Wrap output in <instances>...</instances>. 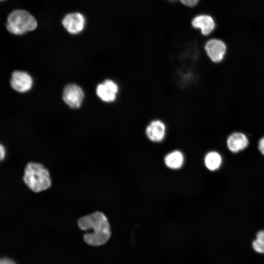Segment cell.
Instances as JSON below:
<instances>
[{
  "label": "cell",
  "mask_w": 264,
  "mask_h": 264,
  "mask_svg": "<svg viewBox=\"0 0 264 264\" xmlns=\"http://www.w3.org/2000/svg\"><path fill=\"white\" fill-rule=\"evenodd\" d=\"M84 97L83 90L76 84H68L64 89L63 100L71 108H79L82 104Z\"/></svg>",
  "instance_id": "52a82bcc"
},
{
  "label": "cell",
  "mask_w": 264,
  "mask_h": 264,
  "mask_svg": "<svg viewBox=\"0 0 264 264\" xmlns=\"http://www.w3.org/2000/svg\"><path fill=\"white\" fill-rule=\"evenodd\" d=\"M203 49L208 59L213 64H219L225 59L228 51L226 43L217 37H210L203 45Z\"/></svg>",
  "instance_id": "277c9868"
},
{
  "label": "cell",
  "mask_w": 264,
  "mask_h": 264,
  "mask_svg": "<svg viewBox=\"0 0 264 264\" xmlns=\"http://www.w3.org/2000/svg\"><path fill=\"white\" fill-rule=\"evenodd\" d=\"M180 1L185 5L193 7L196 6L199 0H180Z\"/></svg>",
  "instance_id": "9a60e30c"
},
{
  "label": "cell",
  "mask_w": 264,
  "mask_h": 264,
  "mask_svg": "<svg viewBox=\"0 0 264 264\" xmlns=\"http://www.w3.org/2000/svg\"><path fill=\"white\" fill-rule=\"evenodd\" d=\"M0 160L2 161L5 156V149L2 144H0Z\"/></svg>",
  "instance_id": "ac0fdd59"
},
{
  "label": "cell",
  "mask_w": 264,
  "mask_h": 264,
  "mask_svg": "<svg viewBox=\"0 0 264 264\" xmlns=\"http://www.w3.org/2000/svg\"><path fill=\"white\" fill-rule=\"evenodd\" d=\"M222 163L220 154L216 151L208 153L204 158V163L206 167L210 171L218 170Z\"/></svg>",
  "instance_id": "4fadbf2b"
},
{
  "label": "cell",
  "mask_w": 264,
  "mask_h": 264,
  "mask_svg": "<svg viewBox=\"0 0 264 264\" xmlns=\"http://www.w3.org/2000/svg\"><path fill=\"white\" fill-rule=\"evenodd\" d=\"M120 90V86L116 81L111 78H106L97 85L96 93L102 102L110 104L116 102Z\"/></svg>",
  "instance_id": "5b68a950"
},
{
  "label": "cell",
  "mask_w": 264,
  "mask_h": 264,
  "mask_svg": "<svg viewBox=\"0 0 264 264\" xmlns=\"http://www.w3.org/2000/svg\"><path fill=\"white\" fill-rule=\"evenodd\" d=\"M78 225L82 230L91 229L93 231L85 234V242L92 246H100L106 243L111 236L110 225L107 217L102 212L96 211L83 216L78 220Z\"/></svg>",
  "instance_id": "6da1fadb"
},
{
  "label": "cell",
  "mask_w": 264,
  "mask_h": 264,
  "mask_svg": "<svg viewBox=\"0 0 264 264\" xmlns=\"http://www.w3.org/2000/svg\"><path fill=\"white\" fill-rule=\"evenodd\" d=\"M37 26L36 19L24 10H16L8 16L6 24L9 32L16 35H22L32 31Z\"/></svg>",
  "instance_id": "3957f363"
},
{
  "label": "cell",
  "mask_w": 264,
  "mask_h": 264,
  "mask_svg": "<svg viewBox=\"0 0 264 264\" xmlns=\"http://www.w3.org/2000/svg\"><path fill=\"white\" fill-rule=\"evenodd\" d=\"M258 148L261 154L264 155V136L259 140L258 143Z\"/></svg>",
  "instance_id": "2e32d148"
},
{
  "label": "cell",
  "mask_w": 264,
  "mask_h": 264,
  "mask_svg": "<svg viewBox=\"0 0 264 264\" xmlns=\"http://www.w3.org/2000/svg\"><path fill=\"white\" fill-rule=\"evenodd\" d=\"M252 247L255 252L264 254V230L257 233L255 239L252 242Z\"/></svg>",
  "instance_id": "5bb4252c"
},
{
  "label": "cell",
  "mask_w": 264,
  "mask_h": 264,
  "mask_svg": "<svg viewBox=\"0 0 264 264\" xmlns=\"http://www.w3.org/2000/svg\"><path fill=\"white\" fill-rule=\"evenodd\" d=\"M23 180L33 192L39 193L50 187L51 180L48 170L40 163L29 162L24 169Z\"/></svg>",
  "instance_id": "7a4b0ae2"
},
{
  "label": "cell",
  "mask_w": 264,
  "mask_h": 264,
  "mask_svg": "<svg viewBox=\"0 0 264 264\" xmlns=\"http://www.w3.org/2000/svg\"><path fill=\"white\" fill-rule=\"evenodd\" d=\"M249 143L247 136L243 132H236L231 133L227 138V145L232 153H238L246 148Z\"/></svg>",
  "instance_id": "8fae6325"
},
{
  "label": "cell",
  "mask_w": 264,
  "mask_h": 264,
  "mask_svg": "<svg viewBox=\"0 0 264 264\" xmlns=\"http://www.w3.org/2000/svg\"><path fill=\"white\" fill-rule=\"evenodd\" d=\"M165 165L171 169H178L181 168L184 162L183 154L176 150L167 154L164 158Z\"/></svg>",
  "instance_id": "7c38bea8"
},
{
  "label": "cell",
  "mask_w": 264,
  "mask_h": 264,
  "mask_svg": "<svg viewBox=\"0 0 264 264\" xmlns=\"http://www.w3.org/2000/svg\"><path fill=\"white\" fill-rule=\"evenodd\" d=\"M0 264H16L13 261L8 258H2L0 260Z\"/></svg>",
  "instance_id": "e0dca14e"
},
{
  "label": "cell",
  "mask_w": 264,
  "mask_h": 264,
  "mask_svg": "<svg viewBox=\"0 0 264 264\" xmlns=\"http://www.w3.org/2000/svg\"><path fill=\"white\" fill-rule=\"evenodd\" d=\"M192 27L198 30L200 34L206 38L215 32L216 23L213 18L208 15H199L195 17L191 21Z\"/></svg>",
  "instance_id": "8992f818"
},
{
  "label": "cell",
  "mask_w": 264,
  "mask_h": 264,
  "mask_svg": "<svg viewBox=\"0 0 264 264\" xmlns=\"http://www.w3.org/2000/svg\"><path fill=\"white\" fill-rule=\"evenodd\" d=\"M32 79L27 73L16 70L13 72L10 80V85L15 90L24 92L29 90L32 85Z\"/></svg>",
  "instance_id": "30bf717a"
},
{
  "label": "cell",
  "mask_w": 264,
  "mask_h": 264,
  "mask_svg": "<svg viewBox=\"0 0 264 264\" xmlns=\"http://www.w3.org/2000/svg\"><path fill=\"white\" fill-rule=\"evenodd\" d=\"M169 0L173 1V0Z\"/></svg>",
  "instance_id": "d6986e66"
},
{
  "label": "cell",
  "mask_w": 264,
  "mask_h": 264,
  "mask_svg": "<svg viewBox=\"0 0 264 264\" xmlns=\"http://www.w3.org/2000/svg\"><path fill=\"white\" fill-rule=\"evenodd\" d=\"M166 131V124L159 118H155L151 120L145 129L147 136L153 142L162 141L165 137Z\"/></svg>",
  "instance_id": "ba28073f"
},
{
  "label": "cell",
  "mask_w": 264,
  "mask_h": 264,
  "mask_svg": "<svg viewBox=\"0 0 264 264\" xmlns=\"http://www.w3.org/2000/svg\"><path fill=\"white\" fill-rule=\"evenodd\" d=\"M65 28L71 34L81 32L85 25V19L80 13H71L66 15L62 20Z\"/></svg>",
  "instance_id": "9c48e42d"
}]
</instances>
